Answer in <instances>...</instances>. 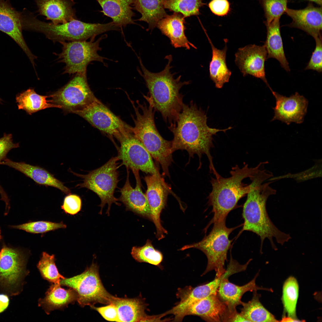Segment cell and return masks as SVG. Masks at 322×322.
Instances as JSON below:
<instances>
[{
    "mask_svg": "<svg viewBox=\"0 0 322 322\" xmlns=\"http://www.w3.org/2000/svg\"><path fill=\"white\" fill-rule=\"evenodd\" d=\"M208 117L205 112L198 108L193 101L189 104L184 103L182 110L175 123H171L168 129L173 134L172 151L185 150L190 157L197 154L201 159L205 154L208 159L210 172L214 175L218 173L214 166L210 150L213 148V135L219 131L225 132L232 128L219 129L209 127L207 123Z\"/></svg>",
    "mask_w": 322,
    "mask_h": 322,
    "instance_id": "cell-1",
    "label": "cell"
},
{
    "mask_svg": "<svg viewBox=\"0 0 322 322\" xmlns=\"http://www.w3.org/2000/svg\"><path fill=\"white\" fill-rule=\"evenodd\" d=\"M270 177L267 171L260 169L249 178L251 181L250 189L243 208L244 223L242 231H251L259 236L261 249L266 238L269 240L272 248L274 249L277 247L273 239L282 245L291 239L289 234L281 231L275 226L267 214V199L270 196L275 194L276 191L270 186L272 181L263 183Z\"/></svg>",
    "mask_w": 322,
    "mask_h": 322,
    "instance_id": "cell-2",
    "label": "cell"
},
{
    "mask_svg": "<svg viewBox=\"0 0 322 322\" xmlns=\"http://www.w3.org/2000/svg\"><path fill=\"white\" fill-rule=\"evenodd\" d=\"M141 71L137 70L144 79L148 92L144 98L153 107L155 111L161 114L164 121L169 124L175 123L181 111L184 103V95L180 92L182 87L191 83V81H182L181 75L174 78L175 73H172L171 63L172 56L166 55L165 58L168 62L161 71L154 73L144 65L140 57L137 56Z\"/></svg>",
    "mask_w": 322,
    "mask_h": 322,
    "instance_id": "cell-3",
    "label": "cell"
},
{
    "mask_svg": "<svg viewBox=\"0 0 322 322\" xmlns=\"http://www.w3.org/2000/svg\"><path fill=\"white\" fill-rule=\"evenodd\" d=\"M263 163L260 162L254 168L249 167L246 163L242 168L236 165L232 168L230 177H224L219 174L211 178L212 190L208 199V204L212 208L213 216L207 228L212 223L226 220L229 213L249 191L250 184L244 183L243 181L252 176Z\"/></svg>",
    "mask_w": 322,
    "mask_h": 322,
    "instance_id": "cell-4",
    "label": "cell"
},
{
    "mask_svg": "<svg viewBox=\"0 0 322 322\" xmlns=\"http://www.w3.org/2000/svg\"><path fill=\"white\" fill-rule=\"evenodd\" d=\"M23 30L43 34L54 42L86 41L95 39L97 35L118 28L112 21L105 24L91 23L77 19L66 23L55 24L38 19L32 12L26 8L21 11Z\"/></svg>",
    "mask_w": 322,
    "mask_h": 322,
    "instance_id": "cell-5",
    "label": "cell"
},
{
    "mask_svg": "<svg viewBox=\"0 0 322 322\" xmlns=\"http://www.w3.org/2000/svg\"><path fill=\"white\" fill-rule=\"evenodd\" d=\"M131 100L135 114L133 117L134 127L131 130L134 137L148 151L152 157L161 165L164 175H170L168 167L173 161L172 141L165 139L159 133L154 121L156 112L152 105L137 100V106Z\"/></svg>",
    "mask_w": 322,
    "mask_h": 322,
    "instance_id": "cell-6",
    "label": "cell"
},
{
    "mask_svg": "<svg viewBox=\"0 0 322 322\" xmlns=\"http://www.w3.org/2000/svg\"><path fill=\"white\" fill-rule=\"evenodd\" d=\"M226 220L215 222L207 236L201 241L187 245L179 250H184L190 248H196L202 251L208 260L206 269L202 275L210 271H215L216 276H219L225 271V263L227 260V253L231 246V240L229 239L230 234L236 227H227Z\"/></svg>",
    "mask_w": 322,
    "mask_h": 322,
    "instance_id": "cell-7",
    "label": "cell"
},
{
    "mask_svg": "<svg viewBox=\"0 0 322 322\" xmlns=\"http://www.w3.org/2000/svg\"><path fill=\"white\" fill-rule=\"evenodd\" d=\"M118 157H112L100 167L89 171L85 175L72 173L83 179V182L77 187L87 188L96 194L101 201L100 205L101 209L99 213L101 214L103 207L106 204L108 208L106 212L109 215L112 204L114 203L118 206V199L115 197L114 193L117 187L118 179L119 168Z\"/></svg>",
    "mask_w": 322,
    "mask_h": 322,
    "instance_id": "cell-8",
    "label": "cell"
},
{
    "mask_svg": "<svg viewBox=\"0 0 322 322\" xmlns=\"http://www.w3.org/2000/svg\"><path fill=\"white\" fill-rule=\"evenodd\" d=\"M27 261L21 249L3 244L0 248V294L13 296L21 293L29 273Z\"/></svg>",
    "mask_w": 322,
    "mask_h": 322,
    "instance_id": "cell-9",
    "label": "cell"
},
{
    "mask_svg": "<svg viewBox=\"0 0 322 322\" xmlns=\"http://www.w3.org/2000/svg\"><path fill=\"white\" fill-rule=\"evenodd\" d=\"M99 267L93 262L82 273L60 281L61 285L74 290L77 293V301L82 307L89 306L91 308L97 303L108 304L114 296L104 287L100 278Z\"/></svg>",
    "mask_w": 322,
    "mask_h": 322,
    "instance_id": "cell-10",
    "label": "cell"
},
{
    "mask_svg": "<svg viewBox=\"0 0 322 322\" xmlns=\"http://www.w3.org/2000/svg\"><path fill=\"white\" fill-rule=\"evenodd\" d=\"M107 37L106 35L104 34L95 41L93 39L89 41L60 42L62 45V52L56 55L58 61L65 64L63 74L86 72L88 65L93 61L101 62L106 66L104 60L107 58L100 55L98 52L101 50L100 42Z\"/></svg>",
    "mask_w": 322,
    "mask_h": 322,
    "instance_id": "cell-11",
    "label": "cell"
},
{
    "mask_svg": "<svg viewBox=\"0 0 322 322\" xmlns=\"http://www.w3.org/2000/svg\"><path fill=\"white\" fill-rule=\"evenodd\" d=\"M49 96L51 103L72 113L97 98L88 85L86 72L76 73L67 84Z\"/></svg>",
    "mask_w": 322,
    "mask_h": 322,
    "instance_id": "cell-12",
    "label": "cell"
},
{
    "mask_svg": "<svg viewBox=\"0 0 322 322\" xmlns=\"http://www.w3.org/2000/svg\"><path fill=\"white\" fill-rule=\"evenodd\" d=\"M74 113L83 118L93 126L118 140L131 131V127L122 121L97 98Z\"/></svg>",
    "mask_w": 322,
    "mask_h": 322,
    "instance_id": "cell-13",
    "label": "cell"
},
{
    "mask_svg": "<svg viewBox=\"0 0 322 322\" xmlns=\"http://www.w3.org/2000/svg\"><path fill=\"white\" fill-rule=\"evenodd\" d=\"M118 140L120 146L117 157L126 168L161 176L150 154L131 131L124 134Z\"/></svg>",
    "mask_w": 322,
    "mask_h": 322,
    "instance_id": "cell-14",
    "label": "cell"
},
{
    "mask_svg": "<svg viewBox=\"0 0 322 322\" xmlns=\"http://www.w3.org/2000/svg\"><path fill=\"white\" fill-rule=\"evenodd\" d=\"M144 179L147 186L145 195L150 209L151 220L156 228V237L160 240L164 238V234L167 233L162 225L160 215L171 188L161 176L151 174L145 176Z\"/></svg>",
    "mask_w": 322,
    "mask_h": 322,
    "instance_id": "cell-15",
    "label": "cell"
},
{
    "mask_svg": "<svg viewBox=\"0 0 322 322\" xmlns=\"http://www.w3.org/2000/svg\"><path fill=\"white\" fill-rule=\"evenodd\" d=\"M267 52L264 45H247L239 48L235 54V63L244 76L249 75L262 80L270 87L266 78L265 63Z\"/></svg>",
    "mask_w": 322,
    "mask_h": 322,
    "instance_id": "cell-16",
    "label": "cell"
},
{
    "mask_svg": "<svg viewBox=\"0 0 322 322\" xmlns=\"http://www.w3.org/2000/svg\"><path fill=\"white\" fill-rule=\"evenodd\" d=\"M21 12L17 10L10 0H0V31L5 33L18 45L27 55L34 68L37 57L28 47L22 33Z\"/></svg>",
    "mask_w": 322,
    "mask_h": 322,
    "instance_id": "cell-17",
    "label": "cell"
},
{
    "mask_svg": "<svg viewBox=\"0 0 322 322\" xmlns=\"http://www.w3.org/2000/svg\"><path fill=\"white\" fill-rule=\"evenodd\" d=\"M271 92L276 100L272 121L278 120L288 125L292 122L301 124L303 122L308 105V101L303 96L296 92L287 97L273 90Z\"/></svg>",
    "mask_w": 322,
    "mask_h": 322,
    "instance_id": "cell-18",
    "label": "cell"
},
{
    "mask_svg": "<svg viewBox=\"0 0 322 322\" xmlns=\"http://www.w3.org/2000/svg\"><path fill=\"white\" fill-rule=\"evenodd\" d=\"M126 168V181L120 189L121 195L118 200L124 204L126 210L131 211L140 216L151 220L150 208L145 195L141 189L139 170L131 169L136 180V186L133 188L129 181V169Z\"/></svg>",
    "mask_w": 322,
    "mask_h": 322,
    "instance_id": "cell-19",
    "label": "cell"
},
{
    "mask_svg": "<svg viewBox=\"0 0 322 322\" xmlns=\"http://www.w3.org/2000/svg\"><path fill=\"white\" fill-rule=\"evenodd\" d=\"M285 13L292 19L287 26L300 29L314 38L321 35L322 7H315L309 2L304 8L295 10L287 8Z\"/></svg>",
    "mask_w": 322,
    "mask_h": 322,
    "instance_id": "cell-20",
    "label": "cell"
},
{
    "mask_svg": "<svg viewBox=\"0 0 322 322\" xmlns=\"http://www.w3.org/2000/svg\"><path fill=\"white\" fill-rule=\"evenodd\" d=\"M111 303L117 307L120 322L159 321L158 315H149L145 310L148 306L140 295L133 298L114 296Z\"/></svg>",
    "mask_w": 322,
    "mask_h": 322,
    "instance_id": "cell-21",
    "label": "cell"
},
{
    "mask_svg": "<svg viewBox=\"0 0 322 322\" xmlns=\"http://www.w3.org/2000/svg\"><path fill=\"white\" fill-rule=\"evenodd\" d=\"M38 15L46 17L55 24L66 23L77 19L73 7V0H35Z\"/></svg>",
    "mask_w": 322,
    "mask_h": 322,
    "instance_id": "cell-22",
    "label": "cell"
},
{
    "mask_svg": "<svg viewBox=\"0 0 322 322\" xmlns=\"http://www.w3.org/2000/svg\"><path fill=\"white\" fill-rule=\"evenodd\" d=\"M185 17L181 13L174 12L171 15H168L157 23V27L161 33L168 37L171 45L175 48L183 47L190 49L191 47H196L188 40L185 30L186 28Z\"/></svg>",
    "mask_w": 322,
    "mask_h": 322,
    "instance_id": "cell-23",
    "label": "cell"
},
{
    "mask_svg": "<svg viewBox=\"0 0 322 322\" xmlns=\"http://www.w3.org/2000/svg\"><path fill=\"white\" fill-rule=\"evenodd\" d=\"M227 310L226 306L217 294H213L191 304L185 311L184 316L196 315L206 321L221 322Z\"/></svg>",
    "mask_w": 322,
    "mask_h": 322,
    "instance_id": "cell-24",
    "label": "cell"
},
{
    "mask_svg": "<svg viewBox=\"0 0 322 322\" xmlns=\"http://www.w3.org/2000/svg\"><path fill=\"white\" fill-rule=\"evenodd\" d=\"M0 165H6L23 173L38 184L57 188L66 194L71 193L69 189L45 169L24 162H16L7 158Z\"/></svg>",
    "mask_w": 322,
    "mask_h": 322,
    "instance_id": "cell-25",
    "label": "cell"
},
{
    "mask_svg": "<svg viewBox=\"0 0 322 322\" xmlns=\"http://www.w3.org/2000/svg\"><path fill=\"white\" fill-rule=\"evenodd\" d=\"M101 6L100 12L112 20V22L120 29L127 25L137 24L133 17L134 0H96Z\"/></svg>",
    "mask_w": 322,
    "mask_h": 322,
    "instance_id": "cell-26",
    "label": "cell"
},
{
    "mask_svg": "<svg viewBox=\"0 0 322 322\" xmlns=\"http://www.w3.org/2000/svg\"><path fill=\"white\" fill-rule=\"evenodd\" d=\"M258 275L251 281L241 286L230 282L228 278L224 279L220 283L217 291L218 296L226 306L228 310L233 312L236 310V308L242 305L241 298L243 295L248 291H256L262 289L256 284V279Z\"/></svg>",
    "mask_w": 322,
    "mask_h": 322,
    "instance_id": "cell-27",
    "label": "cell"
},
{
    "mask_svg": "<svg viewBox=\"0 0 322 322\" xmlns=\"http://www.w3.org/2000/svg\"><path fill=\"white\" fill-rule=\"evenodd\" d=\"M45 296L40 298L38 305L41 307L47 314L52 311L66 307L70 303L77 301L78 295L76 292L70 288L65 290L59 284H53L48 289Z\"/></svg>",
    "mask_w": 322,
    "mask_h": 322,
    "instance_id": "cell-28",
    "label": "cell"
},
{
    "mask_svg": "<svg viewBox=\"0 0 322 322\" xmlns=\"http://www.w3.org/2000/svg\"><path fill=\"white\" fill-rule=\"evenodd\" d=\"M205 33L212 51V58L209 66L210 77L215 83L216 87L220 89L225 83L228 82L232 73L226 62L227 40L224 39L225 47L222 49H218L214 47L207 34L206 32Z\"/></svg>",
    "mask_w": 322,
    "mask_h": 322,
    "instance_id": "cell-29",
    "label": "cell"
},
{
    "mask_svg": "<svg viewBox=\"0 0 322 322\" xmlns=\"http://www.w3.org/2000/svg\"><path fill=\"white\" fill-rule=\"evenodd\" d=\"M280 19L276 18L269 24H265L267 35L264 45L267 52V59L270 58L275 59L284 69L289 72L290 69L285 54L281 34Z\"/></svg>",
    "mask_w": 322,
    "mask_h": 322,
    "instance_id": "cell-30",
    "label": "cell"
},
{
    "mask_svg": "<svg viewBox=\"0 0 322 322\" xmlns=\"http://www.w3.org/2000/svg\"><path fill=\"white\" fill-rule=\"evenodd\" d=\"M164 0H134L133 9L139 12L141 17L134 21L146 22L148 25L147 31H152L158 22L166 16L163 2Z\"/></svg>",
    "mask_w": 322,
    "mask_h": 322,
    "instance_id": "cell-31",
    "label": "cell"
},
{
    "mask_svg": "<svg viewBox=\"0 0 322 322\" xmlns=\"http://www.w3.org/2000/svg\"><path fill=\"white\" fill-rule=\"evenodd\" d=\"M250 261L246 264H240L230 256L229 263L225 272L222 275L216 276L212 281L207 284L193 288L192 292L195 298L199 300L213 294H217L220 284L224 279L228 278L235 273L245 270Z\"/></svg>",
    "mask_w": 322,
    "mask_h": 322,
    "instance_id": "cell-32",
    "label": "cell"
},
{
    "mask_svg": "<svg viewBox=\"0 0 322 322\" xmlns=\"http://www.w3.org/2000/svg\"><path fill=\"white\" fill-rule=\"evenodd\" d=\"M50 96H43L37 94L34 89L29 88L16 96V102L18 109L25 111L30 115L47 108L61 107L51 103L47 98Z\"/></svg>",
    "mask_w": 322,
    "mask_h": 322,
    "instance_id": "cell-33",
    "label": "cell"
},
{
    "mask_svg": "<svg viewBox=\"0 0 322 322\" xmlns=\"http://www.w3.org/2000/svg\"><path fill=\"white\" fill-rule=\"evenodd\" d=\"M256 291L251 300L242 302L240 314L248 322L278 321L261 304L259 300L260 295Z\"/></svg>",
    "mask_w": 322,
    "mask_h": 322,
    "instance_id": "cell-34",
    "label": "cell"
},
{
    "mask_svg": "<svg viewBox=\"0 0 322 322\" xmlns=\"http://www.w3.org/2000/svg\"><path fill=\"white\" fill-rule=\"evenodd\" d=\"M131 254L138 262L147 263L157 266H160L163 258L162 253L154 248L152 241L149 239L142 246H133Z\"/></svg>",
    "mask_w": 322,
    "mask_h": 322,
    "instance_id": "cell-35",
    "label": "cell"
},
{
    "mask_svg": "<svg viewBox=\"0 0 322 322\" xmlns=\"http://www.w3.org/2000/svg\"><path fill=\"white\" fill-rule=\"evenodd\" d=\"M298 289L297 281L293 277H290L287 279L283 287L282 300L284 309L288 316L294 319H296Z\"/></svg>",
    "mask_w": 322,
    "mask_h": 322,
    "instance_id": "cell-36",
    "label": "cell"
},
{
    "mask_svg": "<svg viewBox=\"0 0 322 322\" xmlns=\"http://www.w3.org/2000/svg\"><path fill=\"white\" fill-rule=\"evenodd\" d=\"M203 0H164L165 9L179 13L186 18L199 14V9L203 5Z\"/></svg>",
    "mask_w": 322,
    "mask_h": 322,
    "instance_id": "cell-37",
    "label": "cell"
},
{
    "mask_svg": "<svg viewBox=\"0 0 322 322\" xmlns=\"http://www.w3.org/2000/svg\"><path fill=\"white\" fill-rule=\"evenodd\" d=\"M37 266L42 277L53 284H59L61 279L65 278L58 271L53 255L43 252Z\"/></svg>",
    "mask_w": 322,
    "mask_h": 322,
    "instance_id": "cell-38",
    "label": "cell"
},
{
    "mask_svg": "<svg viewBox=\"0 0 322 322\" xmlns=\"http://www.w3.org/2000/svg\"><path fill=\"white\" fill-rule=\"evenodd\" d=\"M11 228L24 230L34 234L46 233L60 228H65L66 226L62 222L55 223L46 221L31 222L18 225H11Z\"/></svg>",
    "mask_w": 322,
    "mask_h": 322,
    "instance_id": "cell-39",
    "label": "cell"
},
{
    "mask_svg": "<svg viewBox=\"0 0 322 322\" xmlns=\"http://www.w3.org/2000/svg\"><path fill=\"white\" fill-rule=\"evenodd\" d=\"M288 0H261L266 19L265 24L280 18L287 8Z\"/></svg>",
    "mask_w": 322,
    "mask_h": 322,
    "instance_id": "cell-40",
    "label": "cell"
},
{
    "mask_svg": "<svg viewBox=\"0 0 322 322\" xmlns=\"http://www.w3.org/2000/svg\"><path fill=\"white\" fill-rule=\"evenodd\" d=\"M314 39L316 42L315 47L305 69H311L321 72L322 71L321 35Z\"/></svg>",
    "mask_w": 322,
    "mask_h": 322,
    "instance_id": "cell-41",
    "label": "cell"
},
{
    "mask_svg": "<svg viewBox=\"0 0 322 322\" xmlns=\"http://www.w3.org/2000/svg\"><path fill=\"white\" fill-rule=\"evenodd\" d=\"M68 195L65 197L61 208L66 213L75 215L81 210V199L79 196L75 194L70 193Z\"/></svg>",
    "mask_w": 322,
    "mask_h": 322,
    "instance_id": "cell-42",
    "label": "cell"
},
{
    "mask_svg": "<svg viewBox=\"0 0 322 322\" xmlns=\"http://www.w3.org/2000/svg\"><path fill=\"white\" fill-rule=\"evenodd\" d=\"M11 134L4 133L0 138V165L7 158V154L11 149L19 147V143H14Z\"/></svg>",
    "mask_w": 322,
    "mask_h": 322,
    "instance_id": "cell-43",
    "label": "cell"
},
{
    "mask_svg": "<svg viewBox=\"0 0 322 322\" xmlns=\"http://www.w3.org/2000/svg\"><path fill=\"white\" fill-rule=\"evenodd\" d=\"M102 307L94 306L91 308L97 311L106 320L111 321L120 322L116 306L112 303Z\"/></svg>",
    "mask_w": 322,
    "mask_h": 322,
    "instance_id": "cell-44",
    "label": "cell"
},
{
    "mask_svg": "<svg viewBox=\"0 0 322 322\" xmlns=\"http://www.w3.org/2000/svg\"><path fill=\"white\" fill-rule=\"evenodd\" d=\"M208 6L212 13L219 16L226 15L230 10V4L227 0H212Z\"/></svg>",
    "mask_w": 322,
    "mask_h": 322,
    "instance_id": "cell-45",
    "label": "cell"
},
{
    "mask_svg": "<svg viewBox=\"0 0 322 322\" xmlns=\"http://www.w3.org/2000/svg\"><path fill=\"white\" fill-rule=\"evenodd\" d=\"M222 321L225 322H248L240 313L236 311L233 312L228 310L225 315Z\"/></svg>",
    "mask_w": 322,
    "mask_h": 322,
    "instance_id": "cell-46",
    "label": "cell"
},
{
    "mask_svg": "<svg viewBox=\"0 0 322 322\" xmlns=\"http://www.w3.org/2000/svg\"><path fill=\"white\" fill-rule=\"evenodd\" d=\"M9 296L4 294H0V313L4 312L9 304Z\"/></svg>",
    "mask_w": 322,
    "mask_h": 322,
    "instance_id": "cell-47",
    "label": "cell"
},
{
    "mask_svg": "<svg viewBox=\"0 0 322 322\" xmlns=\"http://www.w3.org/2000/svg\"><path fill=\"white\" fill-rule=\"evenodd\" d=\"M281 321L283 322H297V321H300L296 319H294L289 317H284V318Z\"/></svg>",
    "mask_w": 322,
    "mask_h": 322,
    "instance_id": "cell-48",
    "label": "cell"
},
{
    "mask_svg": "<svg viewBox=\"0 0 322 322\" xmlns=\"http://www.w3.org/2000/svg\"><path fill=\"white\" fill-rule=\"evenodd\" d=\"M309 1L310 2H314L319 5L321 6L322 5V0H303Z\"/></svg>",
    "mask_w": 322,
    "mask_h": 322,
    "instance_id": "cell-49",
    "label": "cell"
},
{
    "mask_svg": "<svg viewBox=\"0 0 322 322\" xmlns=\"http://www.w3.org/2000/svg\"><path fill=\"white\" fill-rule=\"evenodd\" d=\"M1 239H2V236H1V230L0 227V241Z\"/></svg>",
    "mask_w": 322,
    "mask_h": 322,
    "instance_id": "cell-50",
    "label": "cell"
},
{
    "mask_svg": "<svg viewBox=\"0 0 322 322\" xmlns=\"http://www.w3.org/2000/svg\"><path fill=\"white\" fill-rule=\"evenodd\" d=\"M1 101H2V100H1V99L0 98V103H1Z\"/></svg>",
    "mask_w": 322,
    "mask_h": 322,
    "instance_id": "cell-51",
    "label": "cell"
},
{
    "mask_svg": "<svg viewBox=\"0 0 322 322\" xmlns=\"http://www.w3.org/2000/svg\"><path fill=\"white\" fill-rule=\"evenodd\" d=\"M1 185H0V188H1Z\"/></svg>",
    "mask_w": 322,
    "mask_h": 322,
    "instance_id": "cell-52",
    "label": "cell"
}]
</instances>
